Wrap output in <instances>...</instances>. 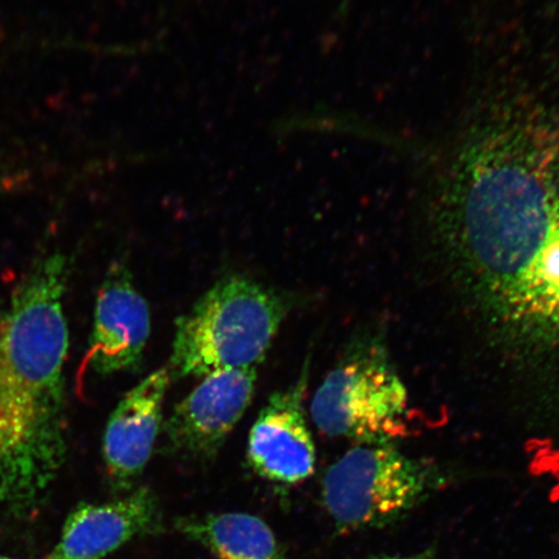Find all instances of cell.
Returning a JSON list of instances; mask_svg holds the SVG:
<instances>
[{"mask_svg": "<svg viewBox=\"0 0 559 559\" xmlns=\"http://www.w3.org/2000/svg\"><path fill=\"white\" fill-rule=\"evenodd\" d=\"M473 140L439 214L453 277L501 346L559 353V129L508 117Z\"/></svg>", "mask_w": 559, "mask_h": 559, "instance_id": "6da1fadb", "label": "cell"}, {"mask_svg": "<svg viewBox=\"0 0 559 559\" xmlns=\"http://www.w3.org/2000/svg\"><path fill=\"white\" fill-rule=\"evenodd\" d=\"M69 263L48 254L0 305V509L33 512L67 457Z\"/></svg>", "mask_w": 559, "mask_h": 559, "instance_id": "7a4b0ae2", "label": "cell"}, {"mask_svg": "<svg viewBox=\"0 0 559 559\" xmlns=\"http://www.w3.org/2000/svg\"><path fill=\"white\" fill-rule=\"evenodd\" d=\"M284 317L282 298L262 284L240 275L222 278L175 321L167 368L173 379L257 368Z\"/></svg>", "mask_w": 559, "mask_h": 559, "instance_id": "3957f363", "label": "cell"}, {"mask_svg": "<svg viewBox=\"0 0 559 559\" xmlns=\"http://www.w3.org/2000/svg\"><path fill=\"white\" fill-rule=\"evenodd\" d=\"M408 393L382 349L348 354L314 391L311 417L325 436L390 444L404 435Z\"/></svg>", "mask_w": 559, "mask_h": 559, "instance_id": "277c9868", "label": "cell"}, {"mask_svg": "<svg viewBox=\"0 0 559 559\" xmlns=\"http://www.w3.org/2000/svg\"><path fill=\"white\" fill-rule=\"evenodd\" d=\"M431 478L428 466L391 444H361L325 473L323 504L341 531L382 527L415 508Z\"/></svg>", "mask_w": 559, "mask_h": 559, "instance_id": "5b68a950", "label": "cell"}, {"mask_svg": "<svg viewBox=\"0 0 559 559\" xmlns=\"http://www.w3.org/2000/svg\"><path fill=\"white\" fill-rule=\"evenodd\" d=\"M257 377V368L204 377L163 426L169 449L188 457L215 456L253 401Z\"/></svg>", "mask_w": 559, "mask_h": 559, "instance_id": "8992f818", "label": "cell"}, {"mask_svg": "<svg viewBox=\"0 0 559 559\" xmlns=\"http://www.w3.org/2000/svg\"><path fill=\"white\" fill-rule=\"evenodd\" d=\"M307 381L306 366L295 383L270 397L250 430L248 463L260 477L275 484H302L317 466L305 412Z\"/></svg>", "mask_w": 559, "mask_h": 559, "instance_id": "52a82bcc", "label": "cell"}, {"mask_svg": "<svg viewBox=\"0 0 559 559\" xmlns=\"http://www.w3.org/2000/svg\"><path fill=\"white\" fill-rule=\"evenodd\" d=\"M151 330L148 304L132 283L129 269L115 263L97 293L87 366L102 377L134 370L142 362Z\"/></svg>", "mask_w": 559, "mask_h": 559, "instance_id": "ba28073f", "label": "cell"}, {"mask_svg": "<svg viewBox=\"0 0 559 559\" xmlns=\"http://www.w3.org/2000/svg\"><path fill=\"white\" fill-rule=\"evenodd\" d=\"M173 380L170 369L156 370L122 397L110 415L103 440L105 469L114 485H134L155 451L164 426V402Z\"/></svg>", "mask_w": 559, "mask_h": 559, "instance_id": "9c48e42d", "label": "cell"}, {"mask_svg": "<svg viewBox=\"0 0 559 559\" xmlns=\"http://www.w3.org/2000/svg\"><path fill=\"white\" fill-rule=\"evenodd\" d=\"M159 524L156 496L146 487L105 504H82L44 559H103L135 537L155 533Z\"/></svg>", "mask_w": 559, "mask_h": 559, "instance_id": "30bf717a", "label": "cell"}, {"mask_svg": "<svg viewBox=\"0 0 559 559\" xmlns=\"http://www.w3.org/2000/svg\"><path fill=\"white\" fill-rule=\"evenodd\" d=\"M177 528L218 559H284L274 531L247 513L187 516Z\"/></svg>", "mask_w": 559, "mask_h": 559, "instance_id": "8fae6325", "label": "cell"}, {"mask_svg": "<svg viewBox=\"0 0 559 559\" xmlns=\"http://www.w3.org/2000/svg\"><path fill=\"white\" fill-rule=\"evenodd\" d=\"M7 179H9V177H5L2 163H0V194L3 193L4 187H7Z\"/></svg>", "mask_w": 559, "mask_h": 559, "instance_id": "7c38bea8", "label": "cell"}, {"mask_svg": "<svg viewBox=\"0 0 559 559\" xmlns=\"http://www.w3.org/2000/svg\"><path fill=\"white\" fill-rule=\"evenodd\" d=\"M372 559H417V558H405V557H379Z\"/></svg>", "mask_w": 559, "mask_h": 559, "instance_id": "4fadbf2b", "label": "cell"}, {"mask_svg": "<svg viewBox=\"0 0 559 559\" xmlns=\"http://www.w3.org/2000/svg\"><path fill=\"white\" fill-rule=\"evenodd\" d=\"M0 559H12V558L0 555Z\"/></svg>", "mask_w": 559, "mask_h": 559, "instance_id": "5bb4252c", "label": "cell"}]
</instances>
